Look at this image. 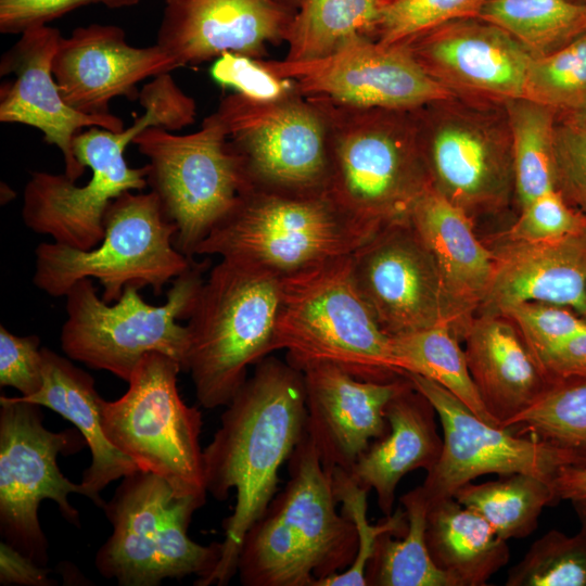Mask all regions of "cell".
I'll return each mask as SVG.
<instances>
[{
  "instance_id": "cell-1",
  "label": "cell",
  "mask_w": 586,
  "mask_h": 586,
  "mask_svg": "<svg viewBox=\"0 0 586 586\" xmlns=\"http://www.w3.org/2000/svg\"><path fill=\"white\" fill-rule=\"evenodd\" d=\"M225 407L203 449L204 480L207 494L220 501L234 489L235 505L224 520L220 560L196 586H225L237 575L244 536L276 495L279 470L305 433L304 374L267 356Z\"/></svg>"
},
{
  "instance_id": "cell-2",
  "label": "cell",
  "mask_w": 586,
  "mask_h": 586,
  "mask_svg": "<svg viewBox=\"0 0 586 586\" xmlns=\"http://www.w3.org/2000/svg\"><path fill=\"white\" fill-rule=\"evenodd\" d=\"M288 461L284 488L244 536L237 562L244 586H315L356 557V530L336 510L331 472L306 430Z\"/></svg>"
},
{
  "instance_id": "cell-3",
  "label": "cell",
  "mask_w": 586,
  "mask_h": 586,
  "mask_svg": "<svg viewBox=\"0 0 586 586\" xmlns=\"http://www.w3.org/2000/svg\"><path fill=\"white\" fill-rule=\"evenodd\" d=\"M313 100L328 123V195L377 232L409 222L417 202L431 188L415 110Z\"/></svg>"
},
{
  "instance_id": "cell-4",
  "label": "cell",
  "mask_w": 586,
  "mask_h": 586,
  "mask_svg": "<svg viewBox=\"0 0 586 586\" xmlns=\"http://www.w3.org/2000/svg\"><path fill=\"white\" fill-rule=\"evenodd\" d=\"M282 277L258 265L221 260L203 282L189 317L184 372L199 403L225 407L247 368L276 351Z\"/></svg>"
},
{
  "instance_id": "cell-5",
  "label": "cell",
  "mask_w": 586,
  "mask_h": 586,
  "mask_svg": "<svg viewBox=\"0 0 586 586\" xmlns=\"http://www.w3.org/2000/svg\"><path fill=\"white\" fill-rule=\"evenodd\" d=\"M275 345L300 371L329 364L362 381L405 375L392 337L356 288L351 255L282 277Z\"/></svg>"
},
{
  "instance_id": "cell-6",
  "label": "cell",
  "mask_w": 586,
  "mask_h": 586,
  "mask_svg": "<svg viewBox=\"0 0 586 586\" xmlns=\"http://www.w3.org/2000/svg\"><path fill=\"white\" fill-rule=\"evenodd\" d=\"M377 233L341 209L327 192L249 189L195 255L247 262L284 277L352 255Z\"/></svg>"
},
{
  "instance_id": "cell-7",
  "label": "cell",
  "mask_w": 586,
  "mask_h": 586,
  "mask_svg": "<svg viewBox=\"0 0 586 586\" xmlns=\"http://www.w3.org/2000/svg\"><path fill=\"white\" fill-rule=\"evenodd\" d=\"M176 225L158 196L150 191H127L112 201L104 219V237L84 251L55 242L35 250L34 284L46 294L65 296L82 279H97L102 300L116 302L127 286H150L154 294L194 263L179 252Z\"/></svg>"
},
{
  "instance_id": "cell-8",
  "label": "cell",
  "mask_w": 586,
  "mask_h": 586,
  "mask_svg": "<svg viewBox=\"0 0 586 586\" xmlns=\"http://www.w3.org/2000/svg\"><path fill=\"white\" fill-rule=\"evenodd\" d=\"M206 500L179 497L163 477L138 470L123 477L103 510L113 533L95 555V568L120 586H156L166 578L198 575L216 568L221 543L201 545L188 535L194 511Z\"/></svg>"
},
{
  "instance_id": "cell-9",
  "label": "cell",
  "mask_w": 586,
  "mask_h": 586,
  "mask_svg": "<svg viewBox=\"0 0 586 586\" xmlns=\"http://www.w3.org/2000/svg\"><path fill=\"white\" fill-rule=\"evenodd\" d=\"M207 266V262H194L175 278L160 306L145 303L140 289L131 285L110 305L98 296L91 279L78 281L65 295L63 352L73 360L109 371L126 382L140 360L154 352L175 359L184 371L188 328L178 320L191 316Z\"/></svg>"
},
{
  "instance_id": "cell-10",
  "label": "cell",
  "mask_w": 586,
  "mask_h": 586,
  "mask_svg": "<svg viewBox=\"0 0 586 586\" xmlns=\"http://www.w3.org/2000/svg\"><path fill=\"white\" fill-rule=\"evenodd\" d=\"M145 112L122 131L100 127L76 135L73 151L78 162L91 169L82 186L65 174L33 171L25 186L22 218L35 233L79 250L97 246L104 237V219L113 200L127 191L148 186V167L132 168L124 156L127 145L149 127L168 131L175 119L155 99L141 102Z\"/></svg>"
},
{
  "instance_id": "cell-11",
  "label": "cell",
  "mask_w": 586,
  "mask_h": 586,
  "mask_svg": "<svg viewBox=\"0 0 586 586\" xmlns=\"http://www.w3.org/2000/svg\"><path fill=\"white\" fill-rule=\"evenodd\" d=\"M181 366L169 356L149 353L132 372L126 393L102 399L105 436L139 470L163 477L179 497L206 500L202 415L188 406L177 386Z\"/></svg>"
},
{
  "instance_id": "cell-12",
  "label": "cell",
  "mask_w": 586,
  "mask_h": 586,
  "mask_svg": "<svg viewBox=\"0 0 586 586\" xmlns=\"http://www.w3.org/2000/svg\"><path fill=\"white\" fill-rule=\"evenodd\" d=\"M415 114L432 189L471 217L505 208L514 194L505 104L453 95Z\"/></svg>"
},
{
  "instance_id": "cell-13",
  "label": "cell",
  "mask_w": 586,
  "mask_h": 586,
  "mask_svg": "<svg viewBox=\"0 0 586 586\" xmlns=\"http://www.w3.org/2000/svg\"><path fill=\"white\" fill-rule=\"evenodd\" d=\"M149 163L146 181L176 225V249L193 258L199 244L249 186L216 112L200 129L174 135L149 127L132 141Z\"/></svg>"
},
{
  "instance_id": "cell-14",
  "label": "cell",
  "mask_w": 586,
  "mask_h": 586,
  "mask_svg": "<svg viewBox=\"0 0 586 586\" xmlns=\"http://www.w3.org/2000/svg\"><path fill=\"white\" fill-rule=\"evenodd\" d=\"M215 112L240 157L247 190L326 192L328 123L317 101L297 92L258 102L233 92Z\"/></svg>"
},
{
  "instance_id": "cell-15",
  "label": "cell",
  "mask_w": 586,
  "mask_h": 586,
  "mask_svg": "<svg viewBox=\"0 0 586 586\" xmlns=\"http://www.w3.org/2000/svg\"><path fill=\"white\" fill-rule=\"evenodd\" d=\"M80 443L71 430H48L41 406L0 397V532L5 543L42 566L49 545L38 517L41 501L53 500L66 521L79 526L68 495H84V489L62 474L58 456L77 451Z\"/></svg>"
},
{
  "instance_id": "cell-16",
  "label": "cell",
  "mask_w": 586,
  "mask_h": 586,
  "mask_svg": "<svg viewBox=\"0 0 586 586\" xmlns=\"http://www.w3.org/2000/svg\"><path fill=\"white\" fill-rule=\"evenodd\" d=\"M405 374L430 402L443 429L440 458L419 486L429 506L454 497L460 487L483 474L526 473L553 481L562 467L579 463L572 454L548 443L486 423L434 381Z\"/></svg>"
},
{
  "instance_id": "cell-17",
  "label": "cell",
  "mask_w": 586,
  "mask_h": 586,
  "mask_svg": "<svg viewBox=\"0 0 586 586\" xmlns=\"http://www.w3.org/2000/svg\"><path fill=\"white\" fill-rule=\"evenodd\" d=\"M264 63L276 75L292 79L302 95L339 105L412 111L453 97L405 44H383L365 36L320 59H264Z\"/></svg>"
},
{
  "instance_id": "cell-18",
  "label": "cell",
  "mask_w": 586,
  "mask_h": 586,
  "mask_svg": "<svg viewBox=\"0 0 586 586\" xmlns=\"http://www.w3.org/2000/svg\"><path fill=\"white\" fill-rule=\"evenodd\" d=\"M360 295L382 330L404 335L450 323L461 326L436 264L409 222L386 227L351 255Z\"/></svg>"
},
{
  "instance_id": "cell-19",
  "label": "cell",
  "mask_w": 586,
  "mask_h": 586,
  "mask_svg": "<svg viewBox=\"0 0 586 586\" xmlns=\"http://www.w3.org/2000/svg\"><path fill=\"white\" fill-rule=\"evenodd\" d=\"M405 46L450 94L482 103L523 98L534 58L506 30L479 17L446 23Z\"/></svg>"
},
{
  "instance_id": "cell-20",
  "label": "cell",
  "mask_w": 586,
  "mask_h": 586,
  "mask_svg": "<svg viewBox=\"0 0 586 586\" xmlns=\"http://www.w3.org/2000/svg\"><path fill=\"white\" fill-rule=\"evenodd\" d=\"M296 11L284 0H164L156 44L177 67L225 52L266 59L286 42Z\"/></svg>"
},
{
  "instance_id": "cell-21",
  "label": "cell",
  "mask_w": 586,
  "mask_h": 586,
  "mask_svg": "<svg viewBox=\"0 0 586 586\" xmlns=\"http://www.w3.org/2000/svg\"><path fill=\"white\" fill-rule=\"evenodd\" d=\"M61 38L55 27H30L2 55L1 76L13 75L14 78L1 85L0 120L40 130L43 140L62 152L64 174L77 181L86 170L73 151V141L79 130L100 127L117 132L125 127L114 114L88 115L74 110L63 100L52 72Z\"/></svg>"
},
{
  "instance_id": "cell-22",
  "label": "cell",
  "mask_w": 586,
  "mask_h": 586,
  "mask_svg": "<svg viewBox=\"0 0 586 586\" xmlns=\"http://www.w3.org/2000/svg\"><path fill=\"white\" fill-rule=\"evenodd\" d=\"M178 68L158 44L135 47L116 25L90 24L62 37L52 72L63 100L88 115H109L117 97L138 99L136 86Z\"/></svg>"
},
{
  "instance_id": "cell-23",
  "label": "cell",
  "mask_w": 586,
  "mask_h": 586,
  "mask_svg": "<svg viewBox=\"0 0 586 586\" xmlns=\"http://www.w3.org/2000/svg\"><path fill=\"white\" fill-rule=\"evenodd\" d=\"M306 432L323 468L348 471L372 440L388 431L385 407L409 379L362 381L341 368L317 364L303 371Z\"/></svg>"
},
{
  "instance_id": "cell-24",
  "label": "cell",
  "mask_w": 586,
  "mask_h": 586,
  "mask_svg": "<svg viewBox=\"0 0 586 586\" xmlns=\"http://www.w3.org/2000/svg\"><path fill=\"white\" fill-rule=\"evenodd\" d=\"M495 270L482 314L502 316L527 302L586 309V228L540 242L505 241L493 249Z\"/></svg>"
},
{
  "instance_id": "cell-25",
  "label": "cell",
  "mask_w": 586,
  "mask_h": 586,
  "mask_svg": "<svg viewBox=\"0 0 586 586\" xmlns=\"http://www.w3.org/2000/svg\"><path fill=\"white\" fill-rule=\"evenodd\" d=\"M410 224L432 255L463 336L483 304L495 270L494 252L476 238L473 217L432 187L417 202Z\"/></svg>"
},
{
  "instance_id": "cell-26",
  "label": "cell",
  "mask_w": 586,
  "mask_h": 586,
  "mask_svg": "<svg viewBox=\"0 0 586 586\" xmlns=\"http://www.w3.org/2000/svg\"><path fill=\"white\" fill-rule=\"evenodd\" d=\"M462 337L470 373L486 409L500 426L551 388L520 331L507 317L481 314L470 321Z\"/></svg>"
},
{
  "instance_id": "cell-27",
  "label": "cell",
  "mask_w": 586,
  "mask_h": 586,
  "mask_svg": "<svg viewBox=\"0 0 586 586\" xmlns=\"http://www.w3.org/2000/svg\"><path fill=\"white\" fill-rule=\"evenodd\" d=\"M407 377V375H406ZM435 410L411 381L386 405L388 431L374 440L347 471L362 487L373 489L385 517L393 513L399 481L417 469H432L443 441L434 422Z\"/></svg>"
},
{
  "instance_id": "cell-28",
  "label": "cell",
  "mask_w": 586,
  "mask_h": 586,
  "mask_svg": "<svg viewBox=\"0 0 586 586\" xmlns=\"http://www.w3.org/2000/svg\"><path fill=\"white\" fill-rule=\"evenodd\" d=\"M42 385L21 400L47 407L71 421L91 453L82 472L84 496L98 507L105 506L101 492L112 482L138 471L136 463L107 440L102 426L101 403L93 378L67 358L42 347Z\"/></svg>"
},
{
  "instance_id": "cell-29",
  "label": "cell",
  "mask_w": 586,
  "mask_h": 586,
  "mask_svg": "<svg viewBox=\"0 0 586 586\" xmlns=\"http://www.w3.org/2000/svg\"><path fill=\"white\" fill-rule=\"evenodd\" d=\"M425 539L432 560L453 586H484L509 561L507 540L454 497L429 506Z\"/></svg>"
},
{
  "instance_id": "cell-30",
  "label": "cell",
  "mask_w": 586,
  "mask_h": 586,
  "mask_svg": "<svg viewBox=\"0 0 586 586\" xmlns=\"http://www.w3.org/2000/svg\"><path fill=\"white\" fill-rule=\"evenodd\" d=\"M391 337L394 356L404 373H416L434 381L481 420L500 426L482 400L464 349L459 345V335L450 323Z\"/></svg>"
},
{
  "instance_id": "cell-31",
  "label": "cell",
  "mask_w": 586,
  "mask_h": 586,
  "mask_svg": "<svg viewBox=\"0 0 586 586\" xmlns=\"http://www.w3.org/2000/svg\"><path fill=\"white\" fill-rule=\"evenodd\" d=\"M385 0H302L286 38L284 60L323 58L348 40L372 38Z\"/></svg>"
},
{
  "instance_id": "cell-32",
  "label": "cell",
  "mask_w": 586,
  "mask_h": 586,
  "mask_svg": "<svg viewBox=\"0 0 586 586\" xmlns=\"http://www.w3.org/2000/svg\"><path fill=\"white\" fill-rule=\"evenodd\" d=\"M454 498L480 514L504 540L524 538L538 526L543 509L558 499L552 481L526 473L460 487Z\"/></svg>"
},
{
  "instance_id": "cell-33",
  "label": "cell",
  "mask_w": 586,
  "mask_h": 586,
  "mask_svg": "<svg viewBox=\"0 0 586 586\" xmlns=\"http://www.w3.org/2000/svg\"><path fill=\"white\" fill-rule=\"evenodd\" d=\"M408 521L404 536L391 533L379 537L366 568L369 586H453L449 577L432 560L425 539L429 502L420 487L400 497Z\"/></svg>"
},
{
  "instance_id": "cell-34",
  "label": "cell",
  "mask_w": 586,
  "mask_h": 586,
  "mask_svg": "<svg viewBox=\"0 0 586 586\" xmlns=\"http://www.w3.org/2000/svg\"><path fill=\"white\" fill-rule=\"evenodd\" d=\"M479 18L497 25L534 58L586 33V3L573 0H487Z\"/></svg>"
},
{
  "instance_id": "cell-35",
  "label": "cell",
  "mask_w": 586,
  "mask_h": 586,
  "mask_svg": "<svg viewBox=\"0 0 586 586\" xmlns=\"http://www.w3.org/2000/svg\"><path fill=\"white\" fill-rule=\"evenodd\" d=\"M505 109L512 140L514 195L521 208L556 189L553 137L558 114L526 98L509 100Z\"/></svg>"
},
{
  "instance_id": "cell-36",
  "label": "cell",
  "mask_w": 586,
  "mask_h": 586,
  "mask_svg": "<svg viewBox=\"0 0 586 586\" xmlns=\"http://www.w3.org/2000/svg\"><path fill=\"white\" fill-rule=\"evenodd\" d=\"M504 428L535 437L586 462V382L549 388Z\"/></svg>"
},
{
  "instance_id": "cell-37",
  "label": "cell",
  "mask_w": 586,
  "mask_h": 586,
  "mask_svg": "<svg viewBox=\"0 0 586 586\" xmlns=\"http://www.w3.org/2000/svg\"><path fill=\"white\" fill-rule=\"evenodd\" d=\"M523 98L555 110L558 116L586 106V33L549 54L532 59Z\"/></svg>"
},
{
  "instance_id": "cell-38",
  "label": "cell",
  "mask_w": 586,
  "mask_h": 586,
  "mask_svg": "<svg viewBox=\"0 0 586 586\" xmlns=\"http://www.w3.org/2000/svg\"><path fill=\"white\" fill-rule=\"evenodd\" d=\"M331 475L335 499L341 504V512L356 530L358 548L349 568L318 581L315 586H367L366 568L379 537L386 533L404 536L408 527L406 512L399 507L384 521L371 524L367 518L369 489L359 485L344 469H333Z\"/></svg>"
},
{
  "instance_id": "cell-39",
  "label": "cell",
  "mask_w": 586,
  "mask_h": 586,
  "mask_svg": "<svg viewBox=\"0 0 586 586\" xmlns=\"http://www.w3.org/2000/svg\"><path fill=\"white\" fill-rule=\"evenodd\" d=\"M507 586H586V531L551 530L535 540L508 572Z\"/></svg>"
},
{
  "instance_id": "cell-40",
  "label": "cell",
  "mask_w": 586,
  "mask_h": 586,
  "mask_svg": "<svg viewBox=\"0 0 586 586\" xmlns=\"http://www.w3.org/2000/svg\"><path fill=\"white\" fill-rule=\"evenodd\" d=\"M487 0H385L373 39L405 44L446 23L476 18Z\"/></svg>"
},
{
  "instance_id": "cell-41",
  "label": "cell",
  "mask_w": 586,
  "mask_h": 586,
  "mask_svg": "<svg viewBox=\"0 0 586 586\" xmlns=\"http://www.w3.org/2000/svg\"><path fill=\"white\" fill-rule=\"evenodd\" d=\"M520 211L518 219L504 234L507 241H548L586 228V216L571 206L556 189L537 196Z\"/></svg>"
},
{
  "instance_id": "cell-42",
  "label": "cell",
  "mask_w": 586,
  "mask_h": 586,
  "mask_svg": "<svg viewBox=\"0 0 586 586\" xmlns=\"http://www.w3.org/2000/svg\"><path fill=\"white\" fill-rule=\"evenodd\" d=\"M209 75L216 84L258 102H273L300 92L292 79L272 73L264 59L233 52L214 60Z\"/></svg>"
},
{
  "instance_id": "cell-43",
  "label": "cell",
  "mask_w": 586,
  "mask_h": 586,
  "mask_svg": "<svg viewBox=\"0 0 586 586\" xmlns=\"http://www.w3.org/2000/svg\"><path fill=\"white\" fill-rule=\"evenodd\" d=\"M502 316L512 320L538 365L553 347L586 327V321L576 313L547 303H521Z\"/></svg>"
},
{
  "instance_id": "cell-44",
  "label": "cell",
  "mask_w": 586,
  "mask_h": 586,
  "mask_svg": "<svg viewBox=\"0 0 586 586\" xmlns=\"http://www.w3.org/2000/svg\"><path fill=\"white\" fill-rule=\"evenodd\" d=\"M553 176L556 190L586 216V122L557 117Z\"/></svg>"
},
{
  "instance_id": "cell-45",
  "label": "cell",
  "mask_w": 586,
  "mask_h": 586,
  "mask_svg": "<svg viewBox=\"0 0 586 586\" xmlns=\"http://www.w3.org/2000/svg\"><path fill=\"white\" fill-rule=\"evenodd\" d=\"M37 335L20 336L0 326V385L12 386L22 397L42 385V353Z\"/></svg>"
},
{
  "instance_id": "cell-46",
  "label": "cell",
  "mask_w": 586,
  "mask_h": 586,
  "mask_svg": "<svg viewBox=\"0 0 586 586\" xmlns=\"http://www.w3.org/2000/svg\"><path fill=\"white\" fill-rule=\"evenodd\" d=\"M141 0H0V33L22 34L26 29L48 25L71 11L89 4L109 9L130 8Z\"/></svg>"
},
{
  "instance_id": "cell-47",
  "label": "cell",
  "mask_w": 586,
  "mask_h": 586,
  "mask_svg": "<svg viewBox=\"0 0 586 586\" xmlns=\"http://www.w3.org/2000/svg\"><path fill=\"white\" fill-rule=\"evenodd\" d=\"M551 387L569 379H586V327L553 347L539 361Z\"/></svg>"
},
{
  "instance_id": "cell-48",
  "label": "cell",
  "mask_w": 586,
  "mask_h": 586,
  "mask_svg": "<svg viewBox=\"0 0 586 586\" xmlns=\"http://www.w3.org/2000/svg\"><path fill=\"white\" fill-rule=\"evenodd\" d=\"M0 583L2 585L52 586L49 570L2 540L0 543Z\"/></svg>"
},
{
  "instance_id": "cell-49",
  "label": "cell",
  "mask_w": 586,
  "mask_h": 586,
  "mask_svg": "<svg viewBox=\"0 0 586 586\" xmlns=\"http://www.w3.org/2000/svg\"><path fill=\"white\" fill-rule=\"evenodd\" d=\"M558 499L573 502L586 500V462L568 464L560 469L552 481Z\"/></svg>"
},
{
  "instance_id": "cell-50",
  "label": "cell",
  "mask_w": 586,
  "mask_h": 586,
  "mask_svg": "<svg viewBox=\"0 0 586 586\" xmlns=\"http://www.w3.org/2000/svg\"><path fill=\"white\" fill-rule=\"evenodd\" d=\"M577 506V511L581 515V520L583 521V530L586 531V501H575Z\"/></svg>"
},
{
  "instance_id": "cell-51",
  "label": "cell",
  "mask_w": 586,
  "mask_h": 586,
  "mask_svg": "<svg viewBox=\"0 0 586 586\" xmlns=\"http://www.w3.org/2000/svg\"><path fill=\"white\" fill-rule=\"evenodd\" d=\"M560 117H570V118H573V119H576V120L586 122V106L583 107L582 110L571 114V115L560 116Z\"/></svg>"
},
{
  "instance_id": "cell-52",
  "label": "cell",
  "mask_w": 586,
  "mask_h": 586,
  "mask_svg": "<svg viewBox=\"0 0 586 586\" xmlns=\"http://www.w3.org/2000/svg\"><path fill=\"white\" fill-rule=\"evenodd\" d=\"M284 1L296 10L300 8L302 3V0H284Z\"/></svg>"
},
{
  "instance_id": "cell-53",
  "label": "cell",
  "mask_w": 586,
  "mask_h": 586,
  "mask_svg": "<svg viewBox=\"0 0 586 586\" xmlns=\"http://www.w3.org/2000/svg\"><path fill=\"white\" fill-rule=\"evenodd\" d=\"M582 318L586 321V309H585V313H584V315L582 316Z\"/></svg>"
},
{
  "instance_id": "cell-54",
  "label": "cell",
  "mask_w": 586,
  "mask_h": 586,
  "mask_svg": "<svg viewBox=\"0 0 586 586\" xmlns=\"http://www.w3.org/2000/svg\"><path fill=\"white\" fill-rule=\"evenodd\" d=\"M573 1H577V2H578V0H573Z\"/></svg>"
}]
</instances>
